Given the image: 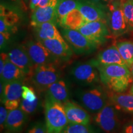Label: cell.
<instances>
[{
  "mask_svg": "<svg viewBox=\"0 0 133 133\" xmlns=\"http://www.w3.org/2000/svg\"><path fill=\"white\" fill-rule=\"evenodd\" d=\"M61 78L60 71L54 64L36 66L31 75L33 84L38 89L44 90Z\"/></svg>",
  "mask_w": 133,
  "mask_h": 133,
  "instance_id": "8992f818",
  "label": "cell"
},
{
  "mask_svg": "<svg viewBox=\"0 0 133 133\" xmlns=\"http://www.w3.org/2000/svg\"><path fill=\"white\" fill-rule=\"evenodd\" d=\"M110 100L117 110L133 114V94L115 93Z\"/></svg>",
  "mask_w": 133,
  "mask_h": 133,
  "instance_id": "7402d4cb",
  "label": "cell"
},
{
  "mask_svg": "<svg viewBox=\"0 0 133 133\" xmlns=\"http://www.w3.org/2000/svg\"><path fill=\"white\" fill-rule=\"evenodd\" d=\"M51 0H30L29 8L31 11L38 8L44 7L51 3Z\"/></svg>",
  "mask_w": 133,
  "mask_h": 133,
  "instance_id": "836d02e7",
  "label": "cell"
},
{
  "mask_svg": "<svg viewBox=\"0 0 133 133\" xmlns=\"http://www.w3.org/2000/svg\"><path fill=\"white\" fill-rule=\"evenodd\" d=\"M21 99L19 100H8L3 103L4 107L9 111L19 109L21 104Z\"/></svg>",
  "mask_w": 133,
  "mask_h": 133,
  "instance_id": "e575fe53",
  "label": "cell"
},
{
  "mask_svg": "<svg viewBox=\"0 0 133 133\" xmlns=\"http://www.w3.org/2000/svg\"><path fill=\"white\" fill-rule=\"evenodd\" d=\"M78 9L87 22L102 21L107 22L108 13L101 3L93 0H78Z\"/></svg>",
  "mask_w": 133,
  "mask_h": 133,
  "instance_id": "8fae6325",
  "label": "cell"
},
{
  "mask_svg": "<svg viewBox=\"0 0 133 133\" xmlns=\"http://www.w3.org/2000/svg\"><path fill=\"white\" fill-rule=\"evenodd\" d=\"M108 1H109V2H111V1H114V0H108Z\"/></svg>",
  "mask_w": 133,
  "mask_h": 133,
  "instance_id": "ab89813d",
  "label": "cell"
},
{
  "mask_svg": "<svg viewBox=\"0 0 133 133\" xmlns=\"http://www.w3.org/2000/svg\"><path fill=\"white\" fill-rule=\"evenodd\" d=\"M27 115L20 108L9 111L6 123V129L12 133L21 132L27 122Z\"/></svg>",
  "mask_w": 133,
  "mask_h": 133,
  "instance_id": "ac0fdd59",
  "label": "cell"
},
{
  "mask_svg": "<svg viewBox=\"0 0 133 133\" xmlns=\"http://www.w3.org/2000/svg\"><path fill=\"white\" fill-rule=\"evenodd\" d=\"M107 25L112 35L118 37L129 31L120 0L110 2L107 15Z\"/></svg>",
  "mask_w": 133,
  "mask_h": 133,
  "instance_id": "277c9868",
  "label": "cell"
},
{
  "mask_svg": "<svg viewBox=\"0 0 133 133\" xmlns=\"http://www.w3.org/2000/svg\"><path fill=\"white\" fill-rule=\"evenodd\" d=\"M94 121L106 133H115L119 126L117 109L112 102H108L101 110L96 114Z\"/></svg>",
  "mask_w": 133,
  "mask_h": 133,
  "instance_id": "52a82bcc",
  "label": "cell"
},
{
  "mask_svg": "<svg viewBox=\"0 0 133 133\" xmlns=\"http://www.w3.org/2000/svg\"><path fill=\"white\" fill-rule=\"evenodd\" d=\"M122 4L129 31H133V0H126L122 2Z\"/></svg>",
  "mask_w": 133,
  "mask_h": 133,
  "instance_id": "f1b7e54d",
  "label": "cell"
},
{
  "mask_svg": "<svg viewBox=\"0 0 133 133\" xmlns=\"http://www.w3.org/2000/svg\"><path fill=\"white\" fill-rule=\"evenodd\" d=\"M87 23L84 16L78 9L70 12L63 20L61 26L64 29L78 30L79 28Z\"/></svg>",
  "mask_w": 133,
  "mask_h": 133,
  "instance_id": "cb8c5ba5",
  "label": "cell"
},
{
  "mask_svg": "<svg viewBox=\"0 0 133 133\" xmlns=\"http://www.w3.org/2000/svg\"><path fill=\"white\" fill-rule=\"evenodd\" d=\"M62 33L65 40L76 54H89L97 47L77 30L63 28Z\"/></svg>",
  "mask_w": 133,
  "mask_h": 133,
  "instance_id": "ba28073f",
  "label": "cell"
},
{
  "mask_svg": "<svg viewBox=\"0 0 133 133\" xmlns=\"http://www.w3.org/2000/svg\"><path fill=\"white\" fill-rule=\"evenodd\" d=\"M23 80H16L4 83V92L1 97V103L8 100H19L23 91Z\"/></svg>",
  "mask_w": 133,
  "mask_h": 133,
  "instance_id": "44dd1931",
  "label": "cell"
},
{
  "mask_svg": "<svg viewBox=\"0 0 133 133\" xmlns=\"http://www.w3.org/2000/svg\"><path fill=\"white\" fill-rule=\"evenodd\" d=\"M54 22H48L34 26V32L37 40L42 41L49 39L64 40L63 36L58 30Z\"/></svg>",
  "mask_w": 133,
  "mask_h": 133,
  "instance_id": "ffe728a7",
  "label": "cell"
},
{
  "mask_svg": "<svg viewBox=\"0 0 133 133\" xmlns=\"http://www.w3.org/2000/svg\"><path fill=\"white\" fill-rule=\"evenodd\" d=\"M11 34L8 33H0V48L3 52L8 46Z\"/></svg>",
  "mask_w": 133,
  "mask_h": 133,
  "instance_id": "d590c367",
  "label": "cell"
},
{
  "mask_svg": "<svg viewBox=\"0 0 133 133\" xmlns=\"http://www.w3.org/2000/svg\"><path fill=\"white\" fill-rule=\"evenodd\" d=\"M46 97L61 104L69 101V89L66 81L60 79L51 84L46 89Z\"/></svg>",
  "mask_w": 133,
  "mask_h": 133,
  "instance_id": "d6986e66",
  "label": "cell"
},
{
  "mask_svg": "<svg viewBox=\"0 0 133 133\" xmlns=\"http://www.w3.org/2000/svg\"><path fill=\"white\" fill-rule=\"evenodd\" d=\"M44 115L48 133H61L69 124L63 104L47 97L44 102Z\"/></svg>",
  "mask_w": 133,
  "mask_h": 133,
  "instance_id": "7a4b0ae2",
  "label": "cell"
},
{
  "mask_svg": "<svg viewBox=\"0 0 133 133\" xmlns=\"http://www.w3.org/2000/svg\"><path fill=\"white\" fill-rule=\"evenodd\" d=\"M23 91L22 94V99L26 100L29 102H33L38 99L37 96L31 88L23 85Z\"/></svg>",
  "mask_w": 133,
  "mask_h": 133,
  "instance_id": "4dcf8cb0",
  "label": "cell"
},
{
  "mask_svg": "<svg viewBox=\"0 0 133 133\" xmlns=\"http://www.w3.org/2000/svg\"><path fill=\"white\" fill-rule=\"evenodd\" d=\"M78 0H59L56 13L57 23L61 25L66 15L73 10L78 9Z\"/></svg>",
  "mask_w": 133,
  "mask_h": 133,
  "instance_id": "d4e9b609",
  "label": "cell"
},
{
  "mask_svg": "<svg viewBox=\"0 0 133 133\" xmlns=\"http://www.w3.org/2000/svg\"><path fill=\"white\" fill-rule=\"evenodd\" d=\"M4 133H12V132H9V131H8V132H4Z\"/></svg>",
  "mask_w": 133,
  "mask_h": 133,
  "instance_id": "60d3db41",
  "label": "cell"
},
{
  "mask_svg": "<svg viewBox=\"0 0 133 133\" xmlns=\"http://www.w3.org/2000/svg\"><path fill=\"white\" fill-rule=\"evenodd\" d=\"M129 69L133 64V41H119L115 44Z\"/></svg>",
  "mask_w": 133,
  "mask_h": 133,
  "instance_id": "484cf974",
  "label": "cell"
},
{
  "mask_svg": "<svg viewBox=\"0 0 133 133\" xmlns=\"http://www.w3.org/2000/svg\"><path fill=\"white\" fill-rule=\"evenodd\" d=\"M61 133H65V132H63V131H62V132H61Z\"/></svg>",
  "mask_w": 133,
  "mask_h": 133,
  "instance_id": "b9f144b4",
  "label": "cell"
},
{
  "mask_svg": "<svg viewBox=\"0 0 133 133\" xmlns=\"http://www.w3.org/2000/svg\"><path fill=\"white\" fill-rule=\"evenodd\" d=\"M39 41L59 61H68L72 56L73 50L65 39H49Z\"/></svg>",
  "mask_w": 133,
  "mask_h": 133,
  "instance_id": "2e32d148",
  "label": "cell"
},
{
  "mask_svg": "<svg viewBox=\"0 0 133 133\" xmlns=\"http://www.w3.org/2000/svg\"><path fill=\"white\" fill-rule=\"evenodd\" d=\"M70 74L76 83L83 86H92L101 80L99 70L94 59L75 65L71 69Z\"/></svg>",
  "mask_w": 133,
  "mask_h": 133,
  "instance_id": "5b68a950",
  "label": "cell"
},
{
  "mask_svg": "<svg viewBox=\"0 0 133 133\" xmlns=\"http://www.w3.org/2000/svg\"><path fill=\"white\" fill-rule=\"evenodd\" d=\"M100 79L104 85L115 93H123L132 83V75L128 66L121 65H96Z\"/></svg>",
  "mask_w": 133,
  "mask_h": 133,
  "instance_id": "6da1fadb",
  "label": "cell"
},
{
  "mask_svg": "<svg viewBox=\"0 0 133 133\" xmlns=\"http://www.w3.org/2000/svg\"><path fill=\"white\" fill-rule=\"evenodd\" d=\"M22 15L5 6H0V33L12 35L17 30Z\"/></svg>",
  "mask_w": 133,
  "mask_h": 133,
  "instance_id": "9a60e30c",
  "label": "cell"
},
{
  "mask_svg": "<svg viewBox=\"0 0 133 133\" xmlns=\"http://www.w3.org/2000/svg\"><path fill=\"white\" fill-rule=\"evenodd\" d=\"M78 30L96 46L106 42L110 35L107 22L102 21L87 22Z\"/></svg>",
  "mask_w": 133,
  "mask_h": 133,
  "instance_id": "9c48e42d",
  "label": "cell"
},
{
  "mask_svg": "<svg viewBox=\"0 0 133 133\" xmlns=\"http://www.w3.org/2000/svg\"><path fill=\"white\" fill-rule=\"evenodd\" d=\"M94 61L96 65L116 64L127 66L115 45L111 46L101 51Z\"/></svg>",
  "mask_w": 133,
  "mask_h": 133,
  "instance_id": "e0dca14e",
  "label": "cell"
},
{
  "mask_svg": "<svg viewBox=\"0 0 133 133\" xmlns=\"http://www.w3.org/2000/svg\"><path fill=\"white\" fill-rule=\"evenodd\" d=\"M9 110L4 107L3 104H1L0 107V126H1V130L2 131L4 128H6V123L7 120Z\"/></svg>",
  "mask_w": 133,
  "mask_h": 133,
  "instance_id": "d6a6232c",
  "label": "cell"
},
{
  "mask_svg": "<svg viewBox=\"0 0 133 133\" xmlns=\"http://www.w3.org/2000/svg\"><path fill=\"white\" fill-rule=\"evenodd\" d=\"M26 133H48L45 123L36 122L30 126Z\"/></svg>",
  "mask_w": 133,
  "mask_h": 133,
  "instance_id": "1f68e13d",
  "label": "cell"
},
{
  "mask_svg": "<svg viewBox=\"0 0 133 133\" xmlns=\"http://www.w3.org/2000/svg\"><path fill=\"white\" fill-rule=\"evenodd\" d=\"M39 105L38 98L33 102H29L26 100L22 99L20 104V109L22 110L26 114H32L35 112Z\"/></svg>",
  "mask_w": 133,
  "mask_h": 133,
  "instance_id": "f546056e",
  "label": "cell"
},
{
  "mask_svg": "<svg viewBox=\"0 0 133 133\" xmlns=\"http://www.w3.org/2000/svg\"><path fill=\"white\" fill-rule=\"evenodd\" d=\"M62 104L69 123L89 124L91 121L90 115L82 106L69 100Z\"/></svg>",
  "mask_w": 133,
  "mask_h": 133,
  "instance_id": "5bb4252c",
  "label": "cell"
},
{
  "mask_svg": "<svg viewBox=\"0 0 133 133\" xmlns=\"http://www.w3.org/2000/svg\"><path fill=\"white\" fill-rule=\"evenodd\" d=\"M59 1V0H51L47 6L38 8L33 11L31 15V25L34 27L48 22H54L57 24L56 13Z\"/></svg>",
  "mask_w": 133,
  "mask_h": 133,
  "instance_id": "4fadbf2b",
  "label": "cell"
},
{
  "mask_svg": "<svg viewBox=\"0 0 133 133\" xmlns=\"http://www.w3.org/2000/svg\"><path fill=\"white\" fill-rule=\"evenodd\" d=\"M76 97L81 106L92 114H97L108 103L107 94L101 86L79 91Z\"/></svg>",
  "mask_w": 133,
  "mask_h": 133,
  "instance_id": "3957f363",
  "label": "cell"
},
{
  "mask_svg": "<svg viewBox=\"0 0 133 133\" xmlns=\"http://www.w3.org/2000/svg\"><path fill=\"white\" fill-rule=\"evenodd\" d=\"M65 133H96L89 124L69 123L63 131Z\"/></svg>",
  "mask_w": 133,
  "mask_h": 133,
  "instance_id": "83f0119b",
  "label": "cell"
},
{
  "mask_svg": "<svg viewBox=\"0 0 133 133\" xmlns=\"http://www.w3.org/2000/svg\"><path fill=\"white\" fill-rule=\"evenodd\" d=\"M121 133H133V119L123 126Z\"/></svg>",
  "mask_w": 133,
  "mask_h": 133,
  "instance_id": "8d00e7d4",
  "label": "cell"
},
{
  "mask_svg": "<svg viewBox=\"0 0 133 133\" xmlns=\"http://www.w3.org/2000/svg\"><path fill=\"white\" fill-rule=\"evenodd\" d=\"M0 75L1 81L6 83L9 81L23 80L26 75L20 68L8 59L5 64L3 73Z\"/></svg>",
  "mask_w": 133,
  "mask_h": 133,
  "instance_id": "603a6c76",
  "label": "cell"
},
{
  "mask_svg": "<svg viewBox=\"0 0 133 133\" xmlns=\"http://www.w3.org/2000/svg\"><path fill=\"white\" fill-rule=\"evenodd\" d=\"M129 93H131V94H133V81L132 83V84H131V86L130 89H129Z\"/></svg>",
  "mask_w": 133,
  "mask_h": 133,
  "instance_id": "74e56055",
  "label": "cell"
},
{
  "mask_svg": "<svg viewBox=\"0 0 133 133\" xmlns=\"http://www.w3.org/2000/svg\"><path fill=\"white\" fill-rule=\"evenodd\" d=\"M24 1H25V2L26 3V4H29V2H30V0H24Z\"/></svg>",
  "mask_w": 133,
  "mask_h": 133,
  "instance_id": "f35d334b",
  "label": "cell"
},
{
  "mask_svg": "<svg viewBox=\"0 0 133 133\" xmlns=\"http://www.w3.org/2000/svg\"><path fill=\"white\" fill-rule=\"evenodd\" d=\"M35 66L55 64L59 61L39 41H29L25 45Z\"/></svg>",
  "mask_w": 133,
  "mask_h": 133,
  "instance_id": "30bf717a",
  "label": "cell"
},
{
  "mask_svg": "<svg viewBox=\"0 0 133 133\" xmlns=\"http://www.w3.org/2000/svg\"><path fill=\"white\" fill-rule=\"evenodd\" d=\"M1 5L13 10L21 15L27 10V4L24 0H1Z\"/></svg>",
  "mask_w": 133,
  "mask_h": 133,
  "instance_id": "4316f807",
  "label": "cell"
},
{
  "mask_svg": "<svg viewBox=\"0 0 133 133\" xmlns=\"http://www.w3.org/2000/svg\"><path fill=\"white\" fill-rule=\"evenodd\" d=\"M9 59L20 68L26 75H31L35 69L25 45H19L13 48L8 53Z\"/></svg>",
  "mask_w": 133,
  "mask_h": 133,
  "instance_id": "7c38bea8",
  "label": "cell"
}]
</instances>
